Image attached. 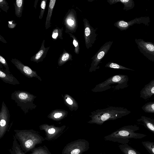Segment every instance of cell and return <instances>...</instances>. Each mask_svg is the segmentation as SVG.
Wrapping results in <instances>:
<instances>
[{
  "label": "cell",
  "instance_id": "cell-1",
  "mask_svg": "<svg viewBox=\"0 0 154 154\" xmlns=\"http://www.w3.org/2000/svg\"><path fill=\"white\" fill-rule=\"evenodd\" d=\"M131 111L121 107L110 106L103 109L96 110L91 112L89 117L90 124L101 125L106 121L115 120L129 114Z\"/></svg>",
  "mask_w": 154,
  "mask_h": 154
},
{
  "label": "cell",
  "instance_id": "cell-2",
  "mask_svg": "<svg viewBox=\"0 0 154 154\" xmlns=\"http://www.w3.org/2000/svg\"><path fill=\"white\" fill-rule=\"evenodd\" d=\"M14 136L25 154L31 152L36 145L42 143L45 140L39 132L33 129L14 130Z\"/></svg>",
  "mask_w": 154,
  "mask_h": 154
},
{
  "label": "cell",
  "instance_id": "cell-3",
  "mask_svg": "<svg viewBox=\"0 0 154 154\" xmlns=\"http://www.w3.org/2000/svg\"><path fill=\"white\" fill-rule=\"evenodd\" d=\"M136 125L124 126L110 134L105 136L104 139L106 141L118 142L121 144H128L130 139H140L147 136L145 134L136 132L139 129Z\"/></svg>",
  "mask_w": 154,
  "mask_h": 154
},
{
  "label": "cell",
  "instance_id": "cell-4",
  "mask_svg": "<svg viewBox=\"0 0 154 154\" xmlns=\"http://www.w3.org/2000/svg\"><path fill=\"white\" fill-rule=\"evenodd\" d=\"M36 97L29 92L21 90L15 91L11 95V99L25 114L36 108V105L33 103Z\"/></svg>",
  "mask_w": 154,
  "mask_h": 154
},
{
  "label": "cell",
  "instance_id": "cell-5",
  "mask_svg": "<svg viewBox=\"0 0 154 154\" xmlns=\"http://www.w3.org/2000/svg\"><path fill=\"white\" fill-rule=\"evenodd\" d=\"M128 76L124 75H114L106 79L102 82L96 85L91 90L94 92H101L109 89L111 85H116L119 89H123L128 86Z\"/></svg>",
  "mask_w": 154,
  "mask_h": 154
},
{
  "label": "cell",
  "instance_id": "cell-6",
  "mask_svg": "<svg viewBox=\"0 0 154 154\" xmlns=\"http://www.w3.org/2000/svg\"><path fill=\"white\" fill-rule=\"evenodd\" d=\"M89 148V143L86 140L79 139L67 144L62 152V154H82Z\"/></svg>",
  "mask_w": 154,
  "mask_h": 154
},
{
  "label": "cell",
  "instance_id": "cell-7",
  "mask_svg": "<svg viewBox=\"0 0 154 154\" xmlns=\"http://www.w3.org/2000/svg\"><path fill=\"white\" fill-rule=\"evenodd\" d=\"M66 126H56L54 125H49L45 124L39 126L40 129L44 131L45 137V140L52 141L56 140L63 133Z\"/></svg>",
  "mask_w": 154,
  "mask_h": 154
},
{
  "label": "cell",
  "instance_id": "cell-8",
  "mask_svg": "<svg viewBox=\"0 0 154 154\" xmlns=\"http://www.w3.org/2000/svg\"><path fill=\"white\" fill-rule=\"evenodd\" d=\"M113 42L112 41H109L105 43L91 58L92 61L89 69V72L95 71L100 68L99 64L109 50Z\"/></svg>",
  "mask_w": 154,
  "mask_h": 154
},
{
  "label": "cell",
  "instance_id": "cell-9",
  "mask_svg": "<svg viewBox=\"0 0 154 154\" xmlns=\"http://www.w3.org/2000/svg\"><path fill=\"white\" fill-rule=\"evenodd\" d=\"M63 23L65 28L66 33L72 34L76 32L78 23L76 12L74 9L69 10L63 18Z\"/></svg>",
  "mask_w": 154,
  "mask_h": 154
},
{
  "label": "cell",
  "instance_id": "cell-10",
  "mask_svg": "<svg viewBox=\"0 0 154 154\" xmlns=\"http://www.w3.org/2000/svg\"><path fill=\"white\" fill-rule=\"evenodd\" d=\"M83 21L84 29V36L85 46L87 49H89L92 46L96 39L97 35L96 31L97 28L94 29L92 26L86 18H84Z\"/></svg>",
  "mask_w": 154,
  "mask_h": 154
},
{
  "label": "cell",
  "instance_id": "cell-11",
  "mask_svg": "<svg viewBox=\"0 0 154 154\" xmlns=\"http://www.w3.org/2000/svg\"><path fill=\"white\" fill-rule=\"evenodd\" d=\"M135 41L140 51L150 61L154 62V43L141 38H135Z\"/></svg>",
  "mask_w": 154,
  "mask_h": 154
},
{
  "label": "cell",
  "instance_id": "cell-12",
  "mask_svg": "<svg viewBox=\"0 0 154 154\" xmlns=\"http://www.w3.org/2000/svg\"><path fill=\"white\" fill-rule=\"evenodd\" d=\"M150 21L149 17H141L136 18L130 21H125L123 20H120L114 23V26L121 31L125 30L130 26L135 24H140L143 23L145 25L148 26Z\"/></svg>",
  "mask_w": 154,
  "mask_h": 154
},
{
  "label": "cell",
  "instance_id": "cell-13",
  "mask_svg": "<svg viewBox=\"0 0 154 154\" xmlns=\"http://www.w3.org/2000/svg\"><path fill=\"white\" fill-rule=\"evenodd\" d=\"M10 116L9 111L3 101L0 113V139L3 137L8 130Z\"/></svg>",
  "mask_w": 154,
  "mask_h": 154
},
{
  "label": "cell",
  "instance_id": "cell-14",
  "mask_svg": "<svg viewBox=\"0 0 154 154\" xmlns=\"http://www.w3.org/2000/svg\"><path fill=\"white\" fill-rule=\"evenodd\" d=\"M11 61L26 76L29 78L35 77L40 81H42L41 78L37 75L35 71L32 70L29 67L25 65L19 60L16 58H13L11 60Z\"/></svg>",
  "mask_w": 154,
  "mask_h": 154
},
{
  "label": "cell",
  "instance_id": "cell-15",
  "mask_svg": "<svg viewBox=\"0 0 154 154\" xmlns=\"http://www.w3.org/2000/svg\"><path fill=\"white\" fill-rule=\"evenodd\" d=\"M140 97L144 100H147L154 95V79L151 80L148 84L144 85L140 91Z\"/></svg>",
  "mask_w": 154,
  "mask_h": 154
},
{
  "label": "cell",
  "instance_id": "cell-16",
  "mask_svg": "<svg viewBox=\"0 0 154 154\" xmlns=\"http://www.w3.org/2000/svg\"><path fill=\"white\" fill-rule=\"evenodd\" d=\"M45 40H43L39 51L31 57L30 59L31 61L38 63L42 61L45 57L50 47L45 48Z\"/></svg>",
  "mask_w": 154,
  "mask_h": 154
},
{
  "label": "cell",
  "instance_id": "cell-17",
  "mask_svg": "<svg viewBox=\"0 0 154 154\" xmlns=\"http://www.w3.org/2000/svg\"><path fill=\"white\" fill-rule=\"evenodd\" d=\"M0 79L6 83L13 85L20 84L19 82L12 74L0 68Z\"/></svg>",
  "mask_w": 154,
  "mask_h": 154
},
{
  "label": "cell",
  "instance_id": "cell-18",
  "mask_svg": "<svg viewBox=\"0 0 154 154\" xmlns=\"http://www.w3.org/2000/svg\"><path fill=\"white\" fill-rule=\"evenodd\" d=\"M137 123L145 127L154 134V119L144 116H142L137 120Z\"/></svg>",
  "mask_w": 154,
  "mask_h": 154
},
{
  "label": "cell",
  "instance_id": "cell-19",
  "mask_svg": "<svg viewBox=\"0 0 154 154\" xmlns=\"http://www.w3.org/2000/svg\"><path fill=\"white\" fill-rule=\"evenodd\" d=\"M65 104L71 111H76L79 108V105L76 100L72 96L68 94H65L63 97Z\"/></svg>",
  "mask_w": 154,
  "mask_h": 154
},
{
  "label": "cell",
  "instance_id": "cell-20",
  "mask_svg": "<svg viewBox=\"0 0 154 154\" xmlns=\"http://www.w3.org/2000/svg\"><path fill=\"white\" fill-rule=\"evenodd\" d=\"M110 5H112L118 2H121L124 5L123 9L128 11L133 9L135 6L133 0H107Z\"/></svg>",
  "mask_w": 154,
  "mask_h": 154
},
{
  "label": "cell",
  "instance_id": "cell-21",
  "mask_svg": "<svg viewBox=\"0 0 154 154\" xmlns=\"http://www.w3.org/2000/svg\"><path fill=\"white\" fill-rule=\"evenodd\" d=\"M56 1V0H50L48 6V10L45 23V27L46 29H48L51 26V18Z\"/></svg>",
  "mask_w": 154,
  "mask_h": 154
},
{
  "label": "cell",
  "instance_id": "cell-22",
  "mask_svg": "<svg viewBox=\"0 0 154 154\" xmlns=\"http://www.w3.org/2000/svg\"><path fill=\"white\" fill-rule=\"evenodd\" d=\"M9 151L10 154H26L14 135L12 145Z\"/></svg>",
  "mask_w": 154,
  "mask_h": 154
},
{
  "label": "cell",
  "instance_id": "cell-23",
  "mask_svg": "<svg viewBox=\"0 0 154 154\" xmlns=\"http://www.w3.org/2000/svg\"><path fill=\"white\" fill-rule=\"evenodd\" d=\"M72 60V55L64 49L63 53L60 56L57 63L59 66H61L68 61Z\"/></svg>",
  "mask_w": 154,
  "mask_h": 154
},
{
  "label": "cell",
  "instance_id": "cell-24",
  "mask_svg": "<svg viewBox=\"0 0 154 154\" xmlns=\"http://www.w3.org/2000/svg\"><path fill=\"white\" fill-rule=\"evenodd\" d=\"M119 147L123 154H141L128 144H120Z\"/></svg>",
  "mask_w": 154,
  "mask_h": 154
},
{
  "label": "cell",
  "instance_id": "cell-25",
  "mask_svg": "<svg viewBox=\"0 0 154 154\" xmlns=\"http://www.w3.org/2000/svg\"><path fill=\"white\" fill-rule=\"evenodd\" d=\"M24 3L23 0H16L14 3L15 14L19 18L22 16Z\"/></svg>",
  "mask_w": 154,
  "mask_h": 154
},
{
  "label": "cell",
  "instance_id": "cell-26",
  "mask_svg": "<svg viewBox=\"0 0 154 154\" xmlns=\"http://www.w3.org/2000/svg\"><path fill=\"white\" fill-rule=\"evenodd\" d=\"M28 154H51L48 148L45 145L35 147Z\"/></svg>",
  "mask_w": 154,
  "mask_h": 154
},
{
  "label": "cell",
  "instance_id": "cell-27",
  "mask_svg": "<svg viewBox=\"0 0 154 154\" xmlns=\"http://www.w3.org/2000/svg\"><path fill=\"white\" fill-rule=\"evenodd\" d=\"M68 113V112L65 110H57V112L54 113V115L50 118L55 120L60 121L66 117Z\"/></svg>",
  "mask_w": 154,
  "mask_h": 154
},
{
  "label": "cell",
  "instance_id": "cell-28",
  "mask_svg": "<svg viewBox=\"0 0 154 154\" xmlns=\"http://www.w3.org/2000/svg\"><path fill=\"white\" fill-rule=\"evenodd\" d=\"M63 27L61 28L57 27L54 29L52 32V37L53 39L56 40L58 38L61 39H63Z\"/></svg>",
  "mask_w": 154,
  "mask_h": 154
},
{
  "label": "cell",
  "instance_id": "cell-29",
  "mask_svg": "<svg viewBox=\"0 0 154 154\" xmlns=\"http://www.w3.org/2000/svg\"><path fill=\"white\" fill-rule=\"evenodd\" d=\"M141 108L145 112L154 113V101L146 103L141 107Z\"/></svg>",
  "mask_w": 154,
  "mask_h": 154
},
{
  "label": "cell",
  "instance_id": "cell-30",
  "mask_svg": "<svg viewBox=\"0 0 154 154\" xmlns=\"http://www.w3.org/2000/svg\"><path fill=\"white\" fill-rule=\"evenodd\" d=\"M105 67H108L113 69H119L123 70H128L134 71V70L127 68L117 63L112 62H108L106 64Z\"/></svg>",
  "mask_w": 154,
  "mask_h": 154
},
{
  "label": "cell",
  "instance_id": "cell-31",
  "mask_svg": "<svg viewBox=\"0 0 154 154\" xmlns=\"http://www.w3.org/2000/svg\"><path fill=\"white\" fill-rule=\"evenodd\" d=\"M142 144L149 153L154 154V142L149 141H142Z\"/></svg>",
  "mask_w": 154,
  "mask_h": 154
},
{
  "label": "cell",
  "instance_id": "cell-32",
  "mask_svg": "<svg viewBox=\"0 0 154 154\" xmlns=\"http://www.w3.org/2000/svg\"><path fill=\"white\" fill-rule=\"evenodd\" d=\"M68 34L69 35L70 37L72 38L73 39V44L75 47L74 52L75 54H78L80 49L79 41L76 37L72 33H69Z\"/></svg>",
  "mask_w": 154,
  "mask_h": 154
},
{
  "label": "cell",
  "instance_id": "cell-33",
  "mask_svg": "<svg viewBox=\"0 0 154 154\" xmlns=\"http://www.w3.org/2000/svg\"><path fill=\"white\" fill-rule=\"evenodd\" d=\"M47 1V0H43L41 2L40 12L39 17V19H42L43 17Z\"/></svg>",
  "mask_w": 154,
  "mask_h": 154
},
{
  "label": "cell",
  "instance_id": "cell-34",
  "mask_svg": "<svg viewBox=\"0 0 154 154\" xmlns=\"http://www.w3.org/2000/svg\"><path fill=\"white\" fill-rule=\"evenodd\" d=\"M0 8L3 11L7 13L9 8L7 2L5 0H0Z\"/></svg>",
  "mask_w": 154,
  "mask_h": 154
},
{
  "label": "cell",
  "instance_id": "cell-35",
  "mask_svg": "<svg viewBox=\"0 0 154 154\" xmlns=\"http://www.w3.org/2000/svg\"><path fill=\"white\" fill-rule=\"evenodd\" d=\"M0 62L2 65L5 68V70L7 72L11 73L8 63L5 58L0 55Z\"/></svg>",
  "mask_w": 154,
  "mask_h": 154
},
{
  "label": "cell",
  "instance_id": "cell-36",
  "mask_svg": "<svg viewBox=\"0 0 154 154\" xmlns=\"http://www.w3.org/2000/svg\"><path fill=\"white\" fill-rule=\"evenodd\" d=\"M17 24L14 20L9 21L8 23V27L10 29L14 28L16 26Z\"/></svg>",
  "mask_w": 154,
  "mask_h": 154
},
{
  "label": "cell",
  "instance_id": "cell-37",
  "mask_svg": "<svg viewBox=\"0 0 154 154\" xmlns=\"http://www.w3.org/2000/svg\"><path fill=\"white\" fill-rule=\"evenodd\" d=\"M0 40L1 41H2V42L4 43H7V42L4 39L3 37L1 36V35H0Z\"/></svg>",
  "mask_w": 154,
  "mask_h": 154
},
{
  "label": "cell",
  "instance_id": "cell-38",
  "mask_svg": "<svg viewBox=\"0 0 154 154\" xmlns=\"http://www.w3.org/2000/svg\"><path fill=\"white\" fill-rule=\"evenodd\" d=\"M103 154L101 153V154Z\"/></svg>",
  "mask_w": 154,
  "mask_h": 154
}]
</instances>
